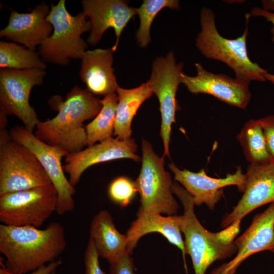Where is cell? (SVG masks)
<instances>
[{
  "instance_id": "obj_1",
  "label": "cell",
  "mask_w": 274,
  "mask_h": 274,
  "mask_svg": "<svg viewBox=\"0 0 274 274\" xmlns=\"http://www.w3.org/2000/svg\"><path fill=\"white\" fill-rule=\"evenodd\" d=\"M48 104L58 113L50 120L40 121L35 135L69 154L82 150L87 141L83 123L94 118L100 112V100L89 91L75 86L64 99L55 95L49 99Z\"/></svg>"
},
{
  "instance_id": "obj_2",
  "label": "cell",
  "mask_w": 274,
  "mask_h": 274,
  "mask_svg": "<svg viewBox=\"0 0 274 274\" xmlns=\"http://www.w3.org/2000/svg\"><path fill=\"white\" fill-rule=\"evenodd\" d=\"M66 247L64 227L51 222L44 229L0 225V252L16 274H26L56 260Z\"/></svg>"
},
{
  "instance_id": "obj_3",
  "label": "cell",
  "mask_w": 274,
  "mask_h": 274,
  "mask_svg": "<svg viewBox=\"0 0 274 274\" xmlns=\"http://www.w3.org/2000/svg\"><path fill=\"white\" fill-rule=\"evenodd\" d=\"M172 189L184 208L183 215H179V223L185 236L186 253L191 258L195 274H205L213 262L229 258L237 252L234 239L239 232L241 222L218 232H210L196 218L191 195L177 182L173 183Z\"/></svg>"
},
{
  "instance_id": "obj_4",
  "label": "cell",
  "mask_w": 274,
  "mask_h": 274,
  "mask_svg": "<svg viewBox=\"0 0 274 274\" xmlns=\"http://www.w3.org/2000/svg\"><path fill=\"white\" fill-rule=\"evenodd\" d=\"M245 16L246 26L242 35L234 39H228L219 32L214 12L203 7L200 14L201 29L196 38L195 45L208 59L222 62L231 68L235 78L249 83L252 81L264 82L268 73L267 70L252 61L248 55L247 40L250 17L248 14Z\"/></svg>"
},
{
  "instance_id": "obj_5",
  "label": "cell",
  "mask_w": 274,
  "mask_h": 274,
  "mask_svg": "<svg viewBox=\"0 0 274 274\" xmlns=\"http://www.w3.org/2000/svg\"><path fill=\"white\" fill-rule=\"evenodd\" d=\"M82 11L72 15L65 6V0L51 4L46 18L53 28V32L39 47L38 53L44 62L61 66L68 65L71 59H82L88 43L81 37L91 31V23Z\"/></svg>"
},
{
  "instance_id": "obj_6",
  "label": "cell",
  "mask_w": 274,
  "mask_h": 274,
  "mask_svg": "<svg viewBox=\"0 0 274 274\" xmlns=\"http://www.w3.org/2000/svg\"><path fill=\"white\" fill-rule=\"evenodd\" d=\"M0 120V196L52 184L33 153L10 138L7 117Z\"/></svg>"
},
{
  "instance_id": "obj_7",
  "label": "cell",
  "mask_w": 274,
  "mask_h": 274,
  "mask_svg": "<svg viewBox=\"0 0 274 274\" xmlns=\"http://www.w3.org/2000/svg\"><path fill=\"white\" fill-rule=\"evenodd\" d=\"M142 166L135 183L140 195V208L151 213L175 215L179 204L173 196L170 173L164 168L163 157H159L150 142L142 144Z\"/></svg>"
},
{
  "instance_id": "obj_8",
  "label": "cell",
  "mask_w": 274,
  "mask_h": 274,
  "mask_svg": "<svg viewBox=\"0 0 274 274\" xmlns=\"http://www.w3.org/2000/svg\"><path fill=\"white\" fill-rule=\"evenodd\" d=\"M57 193L52 184L0 196V221L11 226L40 228L56 211Z\"/></svg>"
},
{
  "instance_id": "obj_9",
  "label": "cell",
  "mask_w": 274,
  "mask_h": 274,
  "mask_svg": "<svg viewBox=\"0 0 274 274\" xmlns=\"http://www.w3.org/2000/svg\"><path fill=\"white\" fill-rule=\"evenodd\" d=\"M46 74L45 70L38 68L0 70V113L16 116L32 132L41 121L29 97L34 86L43 84Z\"/></svg>"
},
{
  "instance_id": "obj_10",
  "label": "cell",
  "mask_w": 274,
  "mask_h": 274,
  "mask_svg": "<svg viewBox=\"0 0 274 274\" xmlns=\"http://www.w3.org/2000/svg\"><path fill=\"white\" fill-rule=\"evenodd\" d=\"M10 138L23 145L36 156L57 193L56 213L60 216L75 208L73 196L76 190L67 179L61 160L69 154L39 140L24 126L16 125L9 132Z\"/></svg>"
},
{
  "instance_id": "obj_11",
  "label": "cell",
  "mask_w": 274,
  "mask_h": 274,
  "mask_svg": "<svg viewBox=\"0 0 274 274\" xmlns=\"http://www.w3.org/2000/svg\"><path fill=\"white\" fill-rule=\"evenodd\" d=\"M183 64L177 62L172 51L165 57H158L154 61L149 80L147 81L159 102L161 122L160 134L162 140L163 157H169V143L172 125L175 121L177 104L176 94L181 82Z\"/></svg>"
},
{
  "instance_id": "obj_12",
  "label": "cell",
  "mask_w": 274,
  "mask_h": 274,
  "mask_svg": "<svg viewBox=\"0 0 274 274\" xmlns=\"http://www.w3.org/2000/svg\"><path fill=\"white\" fill-rule=\"evenodd\" d=\"M195 66L196 76H189L183 72L181 75V83L189 92L210 94L231 106L246 109L252 97L249 82L227 75L214 74L206 70L200 63H196Z\"/></svg>"
},
{
  "instance_id": "obj_13",
  "label": "cell",
  "mask_w": 274,
  "mask_h": 274,
  "mask_svg": "<svg viewBox=\"0 0 274 274\" xmlns=\"http://www.w3.org/2000/svg\"><path fill=\"white\" fill-rule=\"evenodd\" d=\"M168 167L174 174V179L191 195L194 204H205L210 210H214L221 199L225 187L235 185L243 192L245 188L246 175L240 166L233 174H228L223 178L209 177L204 169L195 173L181 170L173 163L169 164Z\"/></svg>"
},
{
  "instance_id": "obj_14",
  "label": "cell",
  "mask_w": 274,
  "mask_h": 274,
  "mask_svg": "<svg viewBox=\"0 0 274 274\" xmlns=\"http://www.w3.org/2000/svg\"><path fill=\"white\" fill-rule=\"evenodd\" d=\"M244 194L232 211L225 215L221 226L225 228L241 220L264 204L274 202V160L261 164H250L245 174Z\"/></svg>"
},
{
  "instance_id": "obj_15",
  "label": "cell",
  "mask_w": 274,
  "mask_h": 274,
  "mask_svg": "<svg viewBox=\"0 0 274 274\" xmlns=\"http://www.w3.org/2000/svg\"><path fill=\"white\" fill-rule=\"evenodd\" d=\"M136 151L137 145L134 139L121 140L112 137L79 152L68 154L65 156L63 168L69 175L70 183L75 187L83 173L90 166L123 158L139 162L142 159L136 154Z\"/></svg>"
},
{
  "instance_id": "obj_16",
  "label": "cell",
  "mask_w": 274,
  "mask_h": 274,
  "mask_svg": "<svg viewBox=\"0 0 274 274\" xmlns=\"http://www.w3.org/2000/svg\"><path fill=\"white\" fill-rule=\"evenodd\" d=\"M234 242L237 248L235 256L213 269L210 274H235L250 256L264 251L274 252V202L257 214L250 226Z\"/></svg>"
},
{
  "instance_id": "obj_17",
  "label": "cell",
  "mask_w": 274,
  "mask_h": 274,
  "mask_svg": "<svg viewBox=\"0 0 274 274\" xmlns=\"http://www.w3.org/2000/svg\"><path fill=\"white\" fill-rule=\"evenodd\" d=\"M83 12L91 23V29L87 39L93 46L100 41L109 28L114 30L116 42L112 49H117L121 33L131 19L136 13V8L130 7L128 2L122 0H83Z\"/></svg>"
},
{
  "instance_id": "obj_18",
  "label": "cell",
  "mask_w": 274,
  "mask_h": 274,
  "mask_svg": "<svg viewBox=\"0 0 274 274\" xmlns=\"http://www.w3.org/2000/svg\"><path fill=\"white\" fill-rule=\"evenodd\" d=\"M50 6L42 2L30 12L20 13L12 10L8 25L0 31V37L23 44L35 51L52 33L53 28L46 18Z\"/></svg>"
},
{
  "instance_id": "obj_19",
  "label": "cell",
  "mask_w": 274,
  "mask_h": 274,
  "mask_svg": "<svg viewBox=\"0 0 274 274\" xmlns=\"http://www.w3.org/2000/svg\"><path fill=\"white\" fill-rule=\"evenodd\" d=\"M114 52L108 49L87 50L81 59L79 76L91 93L107 96L119 87L113 67Z\"/></svg>"
},
{
  "instance_id": "obj_20",
  "label": "cell",
  "mask_w": 274,
  "mask_h": 274,
  "mask_svg": "<svg viewBox=\"0 0 274 274\" xmlns=\"http://www.w3.org/2000/svg\"><path fill=\"white\" fill-rule=\"evenodd\" d=\"M136 215L137 218L132 222L126 234L130 253L142 236L158 232L181 251L185 263L187 253L180 228L179 215L163 216L160 214L146 212L141 209Z\"/></svg>"
},
{
  "instance_id": "obj_21",
  "label": "cell",
  "mask_w": 274,
  "mask_h": 274,
  "mask_svg": "<svg viewBox=\"0 0 274 274\" xmlns=\"http://www.w3.org/2000/svg\"><path fill=\"white\" fill-rule=\"evenodd\" d=\"M90 239L99 256L112 264L126 254H130L126 234L116 229L110 213L102 210L93 218L90 228Z\"/></svg>"
},
{
  "instance_id": "obj_22",
  "label": "cell",
  "mask_w": 274,
  "mask_h": 274,
  "mask_svg": "<svg viewBox=\"0 0 274 274\" xmlns=\"http://www.w3.org/2000/svg\"><path fill=\"white\" fill-rule=\"evenodd\" d=\"M116 93L118 104L114 135L121 140H128L132 133L131 125L133 117L142 104L153 93L148 82L132 89L119 86Z\"/></svg>"
},
{
  "instance_id": "obj_23",
  "label": "cell",
  "mask_w": 274,
  "mask_h": 274,
  "mask_svg": "<svg viewBox=\"0 0 274 274\" xmlns=\"http://www.w3.org/2000/svg\"><path fill=\"white\" fill-rule=\"evenodd\" d=\"M102 108L94 119L85 126L86 146L94 145L112 138L114 134L116 111L118 104L116 93L105 96L100 100Z\"/></svg>"
},
{
  "instance_id": "obj_24",
  "label": "cell",
  "mask_w": 274,
  "mask_h": 274,
  "mask_svg": "<svg viewBox=\"0 0 274 274\" xmlns=\"http://www.w3.org/2000/svg\"><path fill=\"white\" fill-rule=\"evenodd\" d=\"M0 67L17 70L38 68L45 70L46 64L38 52L16 43L0 42Z\"/></svg>"
},
{
  "instance_id": "obj_25",
  "label": "cell",
  "mask_w": 274,
  "mask_h": 274,
  "mask_svg": "<svg viewBox=\"0 0 274 274\" xmlns=\"http://www.w3.org/2000/svg\"><path fill=\"white\" fill-rule=\"evenodd\" d=\"M238 138L246 158L250 164H264L272 159L268 150L262 127L259 119L248 121Z\"/></svg>"
},
{
  "instance_id": "obj_26",
  "label": "cell",
  "mask_w": 274,
  "mask_h": 274,
  "mask_svg": "<svg viewBox=\"0 0 274 274\" xmlns=\"http://www.w3.org/2000/svg\"><path fill=\"white\" fill-rule=\"evenodd\" d=\"M180 9L178 0H144L141 6L136 8V13L140 18V25L136 33L139 46L146 48L151 42L150 28L153 21L163 9Z\"/></svg>"
},
{
  "instance_id": "obj_27",
  "label": "cell",
  "mask_w": 274,
  "mask_h": 274,
  "mask_svg": "<svg viewBox=\"0 0 274 274\" xmlns=\"http://www.w3.org/2000/svg\"><path fill=\"white\" fill-rule=\"evenodd\" d=\"M108 192L113 202L125 207L129 204L138 190L135 181L126 177H119L111 182Z\"/></svg>"
},
{
  "instance_id": "obj_28",
  "label": "cell",
  "mask_w": 274,
  "mask_h": 274,
  "mask_svg": "<svg viewBox=\"0 0 274 274\" xmlns=\"http://www.w3.org/2000/svg\"><path fill=\"white\" fill-rule=\"evenodd\" d=\"M99 255L91 239H89L85 253V274H106L99 265Z\"/></svg>"
},
{
  "instance_id": "obj_29",
  "label": "cell",
  "mask_w": 274,
  "mask_h": 274,
  "mask_svg": "<svg viewBox=\"0 0 274 274\" xmlns=\"http://www.w3.org/2000/svg\"><path fill=\"white\" fill-rule=\"evenodd\" d=\"M262 127L268 150L274 160V116H268L259 119Z\"/></svg>"
},
{
  "instance_id": "obj_30",
  "label": "cell",
  "mask_w": 274,
  "mask_h": 274,
  "mask_svg": "<svg viewBox=\"0 0 274 274\" xmlns=\"http://www.w3.org/2000/svg\"><path fill=\"white\" fill-rule=\"evenodd\" d=\"M133 260L126 254L110 264V274H135Z\"/></svg>"
},
{
  "instance_id": "obj_31",
  "label": "cell",
  "mask_w": 274,
  "mask_h": 274,
  "mask_svg": "<svg viewBox=\"0 0 274 274\" xmlns=\"http://www.w3.org/2000/svg\"><path fill=\"white\" fill-rule=\"evenodd\" d=\"M248 14L250 17L257 16L262 17L270 22L273 26L272 32L273 34V39L274 40V13L264 10L259 7H254L252 9L250 13Z\"/></svg>"
},
{
  "instance_id": "obj_32",
  "label": "cell",
  "mask_w": 274,
  "mask_h": 274,
  "mask_svg": "<svg viewBox=\"0 0 274 274\" xmlns=\"http://www.w3.org/2000/svg\"><path fill=\"white\" fill-rule=\"evenodd\" d=\"M61 263L60 260H56L48 263L47 265L40 267L28 274H56V270Z\"/></svg>"
},
{
  "instance_id": "obj_33",
  "label": "cell",
  "mask_w": 274,
  "mask_h": 274,
  "mask_svg": "<svg viewBox=\"0 0 274 274\" xmlns=\"http://www.w3.org/2000/svg\"><path fill=\"white\" fill-rule=\"evenodd\" d=\"M262 9L274 13V0L261 1Z\"/></svg>"
},
{
  "instance_id": "obj_34",
  "label": "cell",
  "mask_w": 274,
  "mask_h": 274,
  "mask_svg": "<svg viewBox=\"0 0 274 274\" xmlns=\"http://www.w3.org/2000/svg\"><path fill=\"white\" fill-rule=\"evenodd\" d=\"M0 274H16L10 267L7 265L4 266L3 264L2 267L0 269Z\"/></svg>"
},
{
  "instance_id": "obj_35",
  "label": "cell",
  "mask_w": 274,
  "mask_h": 274,
  "mask_svg": "<svg viewBox=\"0 0 274 274\" xmlns=\"http://www.w3.org/2000/svg\"><path fill=\"white\" fill-rule=\"evenodd\" d=\"M266 80L274 85V74L268 73L266 75Z\"/></svg>"
},
{
  "instance_id": "obj_36",
  "label": "cell",
  "mask_w": 274,
  "mask_h": 274,
  "mask_svg": "<svg viewBox=\"0 0 274 274\" xmlns=\"http://www.w3.org/2000/svg\"><path fill=\"white\" fill-rule=\"evenodd\" d=\"M223 2H225V3H229V4H235V3H243L245 2V1H243V0H237V1H233V0H231V1H223Z\"/></svg>"
}]
</instances>
